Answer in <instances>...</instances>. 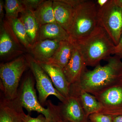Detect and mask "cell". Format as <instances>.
<instances>
[{
    "label": "cell",
    "mask_w": 122,
    "mask_h": 122,
    "mask_svg": "<svg viewBox=\"0 0 122 122\" xmlns=\"http://www.w3.org/2000/svg\"><path fill=\"white\" fill-rule=\"evenodd\" d=\"M94 95L102 106V113L122 115V81Z\"/></svg>",
    "instance_id": "ba28073f"
},
{
    "label": "cell",
    "mask_w": 122,
    "mask_h": 122,
    "mask_svg": "<svg viewBox=\"0 0 122 122\" xmlns=\"http://www.w3.org/2000/svg\"><path fill=\"white\" fill-rule=\"evenodd\" d=\"M114 55H117L121 59L122 58V33L118 44L116 46Z\"/></svg>",
    "instance_id": "484cf974"
},
{
    "label": "cell",
    "mask_w": 122,
    "mask_h": 122,
    "mask_svg": "<svg viewBox=\"0 0 122 122\" xmlns=\"http://www.w3.org/2000/svg\"><path fill=\"white\" fill-rule=\"evenodd\" d=\"M46 39L71 41L69 34L56 23L46 24L40 26L38 41Z\"/></svg>",
    "instance_id": "e0dca14e"
},
{
    "label": "cell",
    "mask_w": 122,
    "mask_h": 122,
    "mask_svg": "<svg viewBox=\"0 0 122 122\" xmlns=\"http://www.w3.org/2000/svg\"><path fill=\"white\" fill-rule=\"evenodd\" d=\"M69 96L78 99L86 116L89 118L92 114L102 113V107L96 97L83 90L70 89Z\"/></svg>",
    "instance_id": "9a60e30c"
},
{
    "label": "cell",
    "mask_w": 122,
    "mask_h": 122,
    "mask_svg": "<svg viewBox=\"0 0 122 122\" xmlns=\"http://www.w3.org/2000/svg\"><path fill=\"white\" fill-rule=\"evenodd\" d=\"M4 3L2 0H0V21H2L4 17Z\"/></svg>",
    "instance_id": "83f0119b"
},
{
    "label": "cell",
    "mask_w": 122,
    "mask_h": 122,
    "mask_svg": "<svg viewBox=\"0 0 122 122\" xmlns=\"http://www.w3.org/2000/svg\"><path fill=\"white\" fill-rule=\"evenodd\" d=\"M25 114L17 97L10 100L1 96L0 122H23Z\"/></svg>",
    "instance_id": "8fae6325"
},
{
    "label": "cell",
    "mask_w": 122,
    "mask_h": 122,
    "mask_svg": "<svg viewBox=\"0 0 122 122\" xmlns=\"http://www.w3.org/2000/svg\"><path fill=\"white\" fill-rule=\"evenodd\" d=\"M117 55L111 56L106 65L100 64L92 70H86L79 81L71 84L70 89L83 90L94 95L122 81V61Z\"/></svg>",
    "instance_id": "6da1fadb"
},
{
    "label": "cell",
    "mask_w": 122,
    "mask_h": 122,
    "mask_svg": "<svg viewBox=\"0 0 122 122\" xmlns=\"http://www.w3.org/2000/svg\"><path fill=\"white\" fill-rule=\"evenodd\" d=\"M90 122H90H89V121H88V122Z\"/></svg>",
    "instance_id": "d6a6232c"
},
{
    "label": "cell",
    "mask_w": 122,
    "mask_h": 122,
    "mask_svg": "<svg viewBox=\"0 0 122 122\" xmlns=\"http://www.w3.org/2000/svg\"><path fill=\"white\" fill-rule=\"evenodd\" d=\"M108 1L109 0H97L96 2L97 8H100L104 7Z\"/></svg>",
    "instance_id": "f1b7e54d"
},
{
    "label": "cell",
    "mask_w": 122,
    "mask_h": 122,
    "mask_svg": "<svg viewBox=\"0 0 122 122\" xmlns=\"http://www.w3.org/2000/svg\"><path fill=\"white\" fill-rule=\"evenodd\" d=\"M62 1L65 3L71 5L74 8L81 4L83 0H62Z\"/></svg>",
    "instance_id": "4316f807"
},
{
    "label": "cell",
    "mask_w": 122,
    "mask_h": 122,
    "mask_svg": "<svg viewBox=\"0 0 122 122\" xmlns=\"http://www.w3.org/2000/svg\"><path fill=\"white\" fill-rule=\"evenodd\" d=\"M28 66L26 57L24 56L0 64V88L5 98L12 100L17 98L21 78Z\"/></svg>",
    "instance_id": "5b68a950"
},
{
    "label": "cell",
    "mask_w": 122,
    "mask_h": 122,
    "mask_svg": "<svg viewBox=\"0 0 122 122\" xmlns=\"http://www.w3.org/2000/svg\"><path fill=\"white\" fill-rule=\"evenodd\" d=\"M22 22L31 45L38 41L40 26L33 11L25 10L19 18Z\"/></svg>",
    "instance_id": "ac0fdd59"
},
{
    "label": "cell",
    "mask_w": 122,
    "mask_h": 122,
    "mask_svg": "<svg viewBox=\"0 0 122 122\" xmlns=\"http://www.w3.org/2000/svg\"><path fill=\"white\" fill-rule=\"evenodd\" d=\"M16 44L19 43L11 35L8 27L4 24L0 29V56L1 58L10 55L15 51Z\"/></svg>",
    "instance_id": "ffe728a7"
},
{
    "label": "cell",
    "mask_w": 122,
    "mask_h": 122,
    "mask_svg": "<svg viewBox=\"0 0 122 122\" xmlns=\"http://www.w3.org/2000/svg\"><path fill=\"white\" fill-rule=\"evenodd\" d=\"M26 59L29 67L35 77L36 87L38 93V100L42 106L46 105V99L50 95L56 97L61 102L66 98L55 87L50 78L32 56H28Z\"/></svg>",
    "instance_id": "52a82bcc"
},
{
    "label": "cell",
    "mask_w": 122,
    "mask_h": 122,
    "mask_svg": "<svg viewBox=\"0 0 122 122\" xmlns=\"http://www.w3.org/2000/svg\"><path fill=\"white\" fill-rule=\"evenodd\" d=\"M4 8L7 20L18 18L19 13L25 11V9L20 0H5Z\"/></svg>",
    "instance_id": "7402d4cb"
},
{
    "label": "cell",
    "mask_w": 122,
    "mask_h": 122,
    "mask_svg": "<svg viewBox=\"0 0 122 122\" xmlns=\"http://www.w3.org/2000/svg\"><path fill=\"white\" fill-rule=\"evenodd\" d=\"M45 0H20L25 10L34 11Z\"/></svg>",
    "instance_id": "cb8c5ba5"
},
{
    "label": "cell",
    "mask_w": 122,
    "mask_h": 122,
    "mask_svg": "<svg viewBox=\"0 0 122 122\" xmlns=\"http://www.w3.org/2000/svg\"><path fill=\"white\" fill-rule=\"evenodd\" d=\"M53 8L56 22L69 34L74 18V8L62 0H53Z\"/></svg>",
    "instance_id": "5bb4252c"
},
{
    "label": "cell",
    "mask_w": 122,
    "mask_h": 122,
    "mask_svg": "<svg viewBox=\"0 0 122 122\" xmlns=\"http://www.w3.org/2000/svg\"><path fill=\"white\" fill-rule=\"evenodd\" d=\"M114 1L118 6L122 9V0H114Z\"/></svg>",
    "instance_id": "4dcf8cb0"
},
{
    "label": "cell",
    "mask_w": 122,
    "mask_h": 122,
    "mask_svg": "<svg viewBox=\"0 0 122 122\" xmlns=\"http://www.w3.org/2000/svg\"><path fill=\"white\" fill-rule=\"evenodd\" d=\"M33 12L40 26L46 24L56 23L55 19L53 0L44 1Z\"/></svg>",
    "instance_id": "d6986e66"
},
{
    "label": "cell",
    "mask_w": 122,
    "mask_h": 122,
    "mask_svg": "<svg viewBox=\"0 0 122 122\" xmlns=\"http://www.w3.org/2000/svg\"><path fill=\"white\" fill-rule=\"evenodd\" d=\"M62 119L68 122H87L86 116L79 100L77 97L69 96L57 105Z\"/></svg>",
    "instance_id": "9c48e42d"
},
{
    "label": "cell",
    "mask_w": 122,
    "mask_h": 122,
    "mask_svg": "<svg viewBox=\"0 0 122 122\" xmlns=\"http://www.w3.org/2000/svg\"><path fill=\"white\" fill-rule=\"evenodd\" d=\"M35 81L33 76L29 74L25 76L18 89L17 98L23 108L28 113L36 111L43 115L50 122H58L62 119L57 106L50 100L46 101L45 108L39 102L34 87Z\"/></svg>",
    "instance_id": "3957f363"
},
{
    "label": "cell",
    "mask_w": 122,
    "mask_h": 122,
    "mask_svg": "<svg viewBox=\"0 0 122 122\" xmlns=\"http://www.w3.org/2000/svg\"><path fill=\"white\" fill-rule=\"evenodd\" d=\"M23 122H50L43 115L41 114L37 117H32L29 114H25L22 118Z\"/></svg>",
    "instance_id": "d4e9b609"
},
{
    "label": "cell",
    "mask_w": 122,
    "mask_h": 122,
    "mask_svg": "<svg viewBox=\"0 0 122 122\" xmlns=\"http://www.w3.org/2000/svg\"><path fill=\"white\" fill-rule=\"evenodd\" d=\"M73 48L71 41H61L54 54L48 64L63 69L69 61Z\"/></svg>",
    "instance_id": "2e32d148"
},
{
    "label": "cell",
    "mask_w": 122,
    "mask_h": 122,
    "mask_svg": "<svg viewBox=\"0 0 122 122\" xmlns=\"http://www.w3.org/2000/svg\"><path fill=\"white\" fill-rule=\"evenodd\" d=\"M11 33L28 50L32 46L25 28L20 18L8 20L5 22Z\"/></svg>",
    "instance_id": "44dd1931"
},
{
    "label": "cell",
    "mask_w": 122,
    "mask_h": 122,
    "mask_svg": "<svg viewBox=\"0 0 122 122\" xmlns=\"http://www.w3.org/2000/svg\"><path fill=\"white\" fill-rule=\"evenodd\" d=\"M113 117L110 115L97 113L90 115L89 119L91 122H113Z\"/></svg>",
    "instance_id": "603a6c76"
},
{
    "label": "cell",
    "mask_w": 122,
    "mask_h": 122,
    "mask_svg": "<svg viewBox=\"0 0 122 122\" xmlns=\"http://www.w3.org/2000/svg\"><path fill=\"white\" fill-rule=\"evenodd\" d=\"M97 22V26L102 28L117 45L122 33V9L114 0H109L104 7L98 8Z\"/></svg>",
    "instance_id": "8992f818"
},
{
    "label": "cell",
    "mask_w": 122,
    "mask_h": 122,
    "mask_svg": "<svg viewBox=\"0 0 122 122\" xmlns=\"http://www.w3.org/2000/svg\"><path fill=\"white\" fill-rule=\"evenodd\" d=\"M61 41L52 39L39 41L33 45L29 51L38 63H47L58 48Z\"/></svg>",
    "instance_id": "7c38bea8"
},
{
    "label": "cell",
    "mask_w": 122,
    "mask_h": 122,
    "mask_svg": "<svg viewBox=\"0 0 122 122\" xmlns=\"http://www.w3.org/2000/svg\"><path fill=\"white\" fill-rule=\"evenodd\" d=\"M113 122H122V115L113 116Z\"/></svg>",
    "instance_id": "f546056e"
},
{
    "label": "cell",
    "mask_w": 122,
    "mask_h": 122,
    "mask_svg": "<svg viewBox=\"0 0 122 122\" xmlns=\"http://www.w3.org/2000/svg\"><path fill=\"white\" fill-rule=\"evenodd\" d=\"M74 9V18L69 33L71 41L86 36L97 26L98 8L95 1L83 0Z\"/></svg>",
    "instance_id": "277c9868"
},
{
    "label": "cell",
    "mask_w": 122,
    "mask_h": 122,
    "mask_svg": "<svg viewBox=\"0 0 122 122\" xmlns=\"http://www.w3.org/2000/svg\"><path fill=\"white\" fill-rule=\"evenodd\" d=\"M58 122H68L67 121H66V120H63V119H61V120H59Z\"/></svg>",
    "instance_id": "1f68e13d"
},
{
    "label": "cell",
    "mask_w": 122,
    "mask_h": 122,
    "mask_svg": "<svg viewBox=\"0 0 122 122\" xmlns=\"http://www.w3.org/2000/svg\"><path fill=\"white\" fill-rule=\"evenodd\" d=\"M80 51L86 66H96L114 55L116 46L106 31L97 26L89 35L72 41Z\"/></svg>",
    "instance_id": "7a4b0ae2"
},
{
    "label": "cell",
    "mask_w": 122,
    "mask_h": 122,
    "mask_svg": "<svg viewBox=\"0 0 122 122\" xmlns=\"http://www.w3.org/2000/svg\"><path fill=\"white\" fill-rule=\"evenodd\" d=\"M38 63L49 76L57 91L64 97H68L71 84L66 78L62 69L48 63Z\"/></svg>",
    "instance_id": "4fadbf2b"
},
{
    "label": "cell",
    "mask_w": 122,
    "mask_h": 122,
    "mask_svg": "<svg viewBox=\"0 0 122 122\" xmlns=\"http://www.w3.org/2000/svg\"><path fill=\"white\" fill-rule=\"evenodd\" d=\"M73 44V48L70 59L68 64L62 69L66 78L71 85L79 81L87 66L80 51Z\"/></svg>",
    "instance_id": "30bf717a"
}]
</instances>
